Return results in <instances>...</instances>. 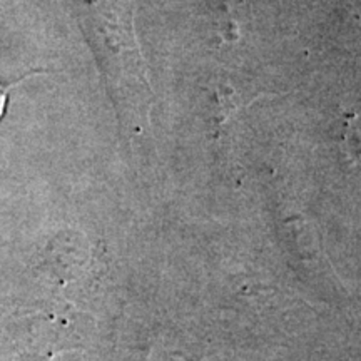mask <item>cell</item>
Segmentation results:
<instances>
[{
	"label": "cell",
	"mask_w": 361,
	"mask_h": 361,
	"mask_svg": "<svg viewBox=\"0 0 361 361\" xmlns=\"http://www.w3.org/2000/svg\"><path fill=\"white\" fill-rule=\"evenodd\" d=\"M17 84H2L0 82V123H2L4 116L7 112V106H8V90L12 87H16Z\"/></svg>",
	"instance_id": "cell-1"
}]
</instances>
